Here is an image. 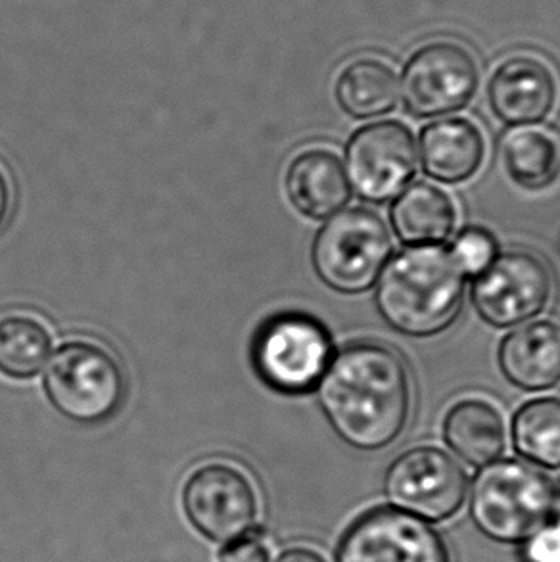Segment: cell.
I'll use <instances>...</instances> for the list:
<instances>
[{
    "label": "cell",
    "instance_id": "obj_1",
    "mask_svg": "<svg viewBox=\"0 0 560 562\" xmlns=\"http://www.w3.org/2000/svg\"><path fill=\"white\" fill-rule=\"evenodd\" d=\"M318 403L351 448L379 451L410 423L413 382L402 356L380 342H356L334 356L318 382Z\"/></svg>",
    "mask_w": 560,
    "mask_h": 562
},
{
    "label": "cell",
    "instance_id": "obj_2",
    "mask_svg": "<svg viewBox=\"0 0 560 562\" xmlns=\"http://www.w3.org/2000/svg\"><path fill=\"white\" fill-rule=\"evenodd\" d=\"M464 279L451 251L441 246H410L382 269L374 304L395 333L428 338L444 333L459 317Z\"/></svg>",
    "mask_w": 560,
    "mask_h": 562
},
{
    "label": "cell",
    "instance_id": "obj_3",
    "mask_svg": "<svg viewBox=\"0 0 560 562\" xmlns=\"http://www.w3.org/2000/svg\"><path fill=\"white\" fill-rule=\"evenodd\" d=\"M553 480L531 464L503 459L482 467L470 490L469 515L485 538L524 543L553 517Z\"/></svg>",
    "mask_w": 560,
    "mask_h": 562
},
{
    "label": "cell",
    "instance_id": "obj_4",
    "mask_svg": "<svg viewBox=\"0 0 560 562\" xmlns=\"http://www.w3.org/2000/svg\"><path fill=\"white\" fill-rule=\"evenodd\" d=\"M392 251L394 240L387 221L367 207H348L318 228L311 261L328 289L361 294L377 284Z\"/></svg>",
    "mask_w": 560,
    "mask_h": 562
},
{
    "label": "cell",
    "instance_id": "obj_5",
    "mask_svg": "<svg viewBox=\"0 0 560 562\" xmlns=\"http://www.w3.org/2000/svg\"><path fill=\"white\" fill-rule=\"evenodd\" d=\"M45 390L60 415L79 425H97L122 407L127 386L114 353L97 342L74 340L48 361Z\"/></svg>",
    "mask_w": 560,
    "mask_h": 562
},
{
    "label": "cell",
    "instance_id": "obj_6",
    "mask_svg": "<svg viewBox=\"0 0 560 562\" xmlns=\"http://www.w3.org/2000/svg\"><path fill=\"white\" fill-rule=\"evenodd\" d=\"M334 358L333 336L305 313H280L259 328L254 367L280 394H307L318 386Z\"/></svg>",
    "mask_w": 560,
    "mask_h": 562
},
{
    "label": "cell",
    "instance_id": "obj_7",
    "mask_svg": "<svg viewBox=\"0 0 560 562\" xmlns=\"http://www.w3.org/2000/svg\"><path fill=\"white\" fill-rule=\"evenodd\" d=\"M467 492V471L438 446L403 451L384 476L388 503L424 522H444L455 517L464 505Z\"/></svg>",
    "mask_w": 560,
    "mask_h": 562
},
{
    "label": "cell",
    "instance_id": "obj_8",
    "mask_svg": "<svg viewBox=\"0 0 560 562\" xmlns=\"http://www.w3.org/2000/svg\"><path fill=\"white\" fill-rule=\"evenodd\" d=\"M181 503L190 526L213 543L235 540L258 520V490L240 467L227 461H210L190 472Z\"/></svg>",
    "mask_w": 560,
    "mask_h": 562
},
{
    "label": "cell",
    "instance_id": "obj_9",
    "mask_svg": "<svg viewBox=\"0 0 560 562\" xmlns=\"http://www.w3.org/2000/svg\"><path fill=\"white\" fill-rule=\"evenodd\" d=\"M553 290V271L546 259L530 250H508L478 274L472 305L488 325L511 328L546 312Z\"/></svg>",
    "mask_w": 560,
    "mask_h": 562
},
{
    "label": "cell",
    "instance_id": "obj_10",
    "mask_svg": "<svg viewBox=\"0 0 560 562\" xmlns=\"http://www.w3.org/2000/svg\"><path fill=\"white\" fill-rule=\"evenodd\" d=\"M480 85L477 58L459 43L436 41L411 56L402 74L403 106L418 120L455 114Z\"/></svg>",
    "mask_w": 560,
    "mask_h": 562
},
{
    "label": "cell",
    "instance_id": "obj_11",
    "mask_svg": "<svg viewBox=\"0 0 560 562\" xmlns=\"http://www.w3.org/2000/svg\"><path fill=\"white\" fill-rule=\"evenodd\" d=\"M417 156V140L405 123H369L346 146L349 187L365 202H390L413 181Z\"/></svg>",
    "mask_w": 560,
    "mask_h": 562
},
{
    "label": "cell",
    "instance_id": "obj_12",
    "mask_svg": "<svg viewBox=\"0 0 560 562\" xmlns=\"http://www.w3.org/2000/svg\"><path fill=\"white\" fill-rule=\"evenodd\" d=\"M336 562H451L430 522L397 509L365 513L341 536Z\"/></svg>",
    "mask_w": 560,
    "mask_h": 562
},
{
    "label": "cell",
    "instance_id": "obj_13",
    "mask_svg": "<svg viewBox=\"0 0 560 562\" xmlns=\"http://www.w3.org/2000/svg\"><path fill=\"white\" fill-rule=\"evenodd\" d=\"M488 102L508 127H531L546 122L559 104V81L553 69L536 56H511L493 71Z\"/></svg>",
    "mask_w": 560,
    "mask_h": 562
},
{
    "label": "cell",
    "instance_id": "obj_14",
    "mask_svg": "<svg viewBox=\"0 0 560 562\" xmlns=\"http://www.w3.org/2000/svg\"><path fill=\"white\" fill-rule=\"evenodd\" d=\"M497 361L503 376L524 392L560 386V319L530 321L508 333L500 344Z\"/></svg>",
    "mask_w": 560,
    "mask_h": 562
},
{
    "label": "cell",
    "instance_id": "obj_15",
    "mask_svg": "<svg viewBox=\"0 0 560 562\" xmlns=\"http://www.w3.org/2000/svg\"><path fill=\"white\" fill-rule=\"evenodd\" d=\"M418 150L426 176L439 183H464L484 166V133L467 117L436 120L421 131Z\"/></svg>",
    "mask_w": 560,
    "mask_h": 562
},
{
    "label": "cell",
    "instance_id": "obj_16",
    "mask_svg": "<svg viewBox=\"0 0 560 562\" xmlns=\"http://www.w3.org/2000/svg\"><path fill=\"white\" fill-rule=\"evenodd\" d=\"M287 194L298 212L310 220H328L351 198L340 158L326 148L298 154L287 171Z\"/></svg>",
    "mask_w": 560,
    "mask_h": 562
},
{
    "label": "cell",
    "instance_id": "obj_17",
    "mask_svg": "<svg viewBox=\"0 0 560 562\" xmlns=\"http://www.w3.org/2000/svg\"><path fill=\"white\" fill-rule=\"evenodd\" d=\"M444 440L455 456L472 467L497 461L507 448V425L495 403L484 397H462L447 409Z\"/></svg>",
    "mask_w": 560,
    "mask_h": 562
},
{
    "label": "cell",
    "instance_id": "obj_18",
    "mask_svg": "<svg viewBox=\"0 0 560 562\" xmlns=\"http://www.w3.org/2000/svg\"><path fill=\"white\" fill-rule=\"evenodd\" d=\"M459 210L446 190L428 181H415L395 196L390 223L407 246H438L451 238Z\"/></svg>",
    "mask_w": 560,
    "mask_h": 562
},
{
    "label": "cell",
    "instance_id": "obj_19",
    "mask_svg": "<svg viewBox=\"0 0 560 562\" xmlns=\"http://www.w3.org/2000/svg\"><path fill=\"white\" fill-rule=\"evenodd\" d=\"M501 164L508 179L528 192H544L560 179V140L551 131L515 127L501 140Z\"/></svg>",
    "mask_w": 560,
    "mask_h": 562
},
{
    "label": "cell",
    "instance_id": "obj_20",
    "mask_svg": "<svg viewBox=\"0 0 560 562\" xmlns=\"http://www.w3.org/2000/svg\"><path fill=\"white\" fill-rule=\"evenodd\" d=\"M334 94L341 110L354 120H371L394 110L400 81L387 61L359 58L341 69Z\"/></svg>",
    "mask_w": 560,
    "mask_h": 562
},
{
    "label": "cell",
    "instance_id": "obj_21",
    "mask_svg": "<svg viewBox=\"0 0 560 562\" xmlns=\"http://www.w3.org/2000/svg\"><path fill=\"white\" fill-rule=\"evenodd\" d=\"M516 453L549 471H560V397H538L516 411L511 425Z\"/></svg>",
    "mask_w": 560,
    "mask_h": 562
},
{
    "label": "cell",
    "instance_id": "obj_22",
    "mask_svg": "<svg viewBox=\"0 0 560 562\" xmlns=\"http://www.w3.org/2000/svg\"><path fill=\"white\" fill-rule=\"evenodd\" d=\"M51 350V333L37 317L10 313L0 319V373L31 379L45 369Z\"/></svg>",
    "mask_w": 560,
    "mask_h": 562
},
{
    "label": "cell",
    "instance_id": "obj_23",
    "mask_svg": "<svg viewBox=\"0 0 560 562\" xmlns=\"http://www.w3.org/2000/svg\"><path fill=\"white\" fill-rule=\"evenodd\" d=\"M449 251L457 266L461 267L464 277L484 273L485 269L492 266L493 259L500 256L495 236L482 227L462 228L461 233L455 236L453 246Z\"/></svg>",
    "mask_w": 560,
    "mask_h": 562
},
{
    "label": "cell",
    "instance_id": "obj_24",
    "mask_svg": "<svg viewBox=\"0 0 560 562\" xmlns=\"http://www.w3.org/2000/svg\"><path fill=\"white\" fill-rule=\"evenodd\" d=\"M273 549L267 533L254 526L251 530L227 541L220 551V562H271Z\"/></svg>",
    "mask_w": 560,
    "mask_h": 562
},
{
    "label": "cell",
    "instance_id": "obj_25",
    "mask_svg": "<svg viewBox=\"0 0 560 562\" xmlns=\"http://www.w3.org/2000/svg\"><path fill=\"white\" fill-rule=\"evenodd\" d=\"M520 562H560V526L546 525L524 541Z\"/></svg>",
    "mask_w": 560,
    "mask_h": 562
},
{
    "label": "cell",
    "instance_id": "obj_26",
    "mask_svg": "<svg viewBox=\"0 0 560 562\" xmlns=\"http://www.w3.org/2000/svg\"><path fill=\"white\" fill-rule=\"evenodd\" d=\"M275 562H326V559L310 548H292L280 553Z\"/></svg>",
    "mask_w": 560,
    "mask_h": 562
},
{
    "label": "cell",
    "instance_id": "obj_27",
    "mask_svg": "<svg viewBox=\"0 0 560 562\" xmlns=\"http://www.w3.org/2000/svg\"><path fill=\"white\" fill-rule=\"evenodd\" d=\"M10 202H12V190H10L8 177L4 176V171L0 169V227H2V223L7 220Z\"/></svg>",
    "mask_w": 560,
    "mask_h": 562
},
{
    "label": "cell",
    "instance_id": "obj_28",
    "mask_svg": "<svg viewBox=\"0 0 560 562\" xmlns=\"http://www.w3.org/2000/svg\"><path fill=\"white\" fill-rule=\"evenodd\" d=\"M553 513L555 517H557V525L560 526V490L559 494H555Z\"/></svg>",
    "mask_w": 560,
    "mask_h": 562
}]
</instances>
